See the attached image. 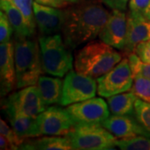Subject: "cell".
Returning a JSON list of instances; mask_svg holds the SVG:
<instances>
[{"mask_svg":"<svg viewBox=\"0 0 150 150\" xmlns=\"http://www.w3.org/2000/svg\"><path fill=\"white\" fill-rule=\"evenodd\" d=\"M110 13L101 3L86 0L64 9L62 36L72 49L95 39L108 18Z\"/></svg>","mask_w":150,"mask_h":150,"instance_id":"1","label":"cell"},{"mask_svg":"<svg viewBox=\"0 0 150 150\" xmlns=\"http://www.w3.org/2000/svg\"><path fill=\"white\" fill-rule=\"evenodd\" d=\"M122 60V54L103 41L87 43L75 54V71L98 79Z\"/></svg>","mask_w":150,"mask_h":150,"instance_id":"2","label":"cell"},{"mask_svg":"<svg viewBox=\"0 0 150 150\" xmlns=\"http://www.w3.org/2000/svg\"><path fill=\"white\" fill-rule=\"evenodd\" d=\"M14 58L16 68V88L36 85L44 73L38 41L29 38L15 37Z\"/></svg>","mask_w":150,"mask_h":150,"instance_id":"3","label":"cell"},{"mask_svg":"<svg viewBox=\"0 0 150 150\" xmlns=\"http://www.w3.org/2000/svg\"><path fill=\"white\" fill-rule=\"evenodd\" d=\"M38 43L45 74L63 78L72 70L74 59L71 48L61 34L42 35L38 38Z\"/></svg>","mask_w":150,"mask_h":150,"instance_id":"4","label":"cell"},{"mask_svg":"<svg viewBox=\"0 0 150 150\" xmlns=\"http://www.w3.org/2000/svg\"><path fill=\"white\" fill-rule=\"evenodd\" d=\"M64 136L75 150L112 149L117 140L101 123H75Z\"/></svg>","mask_w":150,"mask_h":150,"instance_id":"5","label":"cell"},{"mask_svg":"<svg viewBox=\"0 0 150 150\" xmlns=\"http://www.w3.org/2000/svg\"><path fill=\"white\" fill-rule=\"evenodd\" d=\"M37 86L32 85L8 95L3 104L7 117L15 114L37 117L46 109Z\"/></svg>","mask_w":150,"mask_h":150,"instance_id":"6","label":"cell"},{"mask_svg":"<svg viewBox=\"0 0 150 150\" xmlns=\"http://www.w3.org/2000/svg\"><path fill=\"white\" fill-rule=\"evenodd\" d=\"M134 79L129 59L125 57L112 69L97 79L98 94L103 98H108L130 91Z\"/></svg>","mask_w":150,"mask_h":150,"instance_id":"7","label":"cell"},{"mask_svg":"<svg viewBox=\"0 0 150 150\" xmlns=\"http://www.w3.org/2000/svg\"><path fill=\"white\" fill-rule=\"evenodd\" d=\"M98 92V83L88 75L71 70L65 75L60 105L69 106L93 98Z\"/></svg>","mask_w":150,"mask_h":150,"instance_id":"8","label":"cell"},{"mask_svg":"<svg viewBox=\"0 0 150 150\" xmlns=\"http://www.w3.org/2000/svg\"><path fill=\"white\" fill-rule=\"evenodd\" d=\"M74 124L67 108L52 106L37 116L35 137L66 135Z\"/></svg>","mask_w":150,"mask_h":150,"instance_id":"9","label":"cell"},{"mask_svg":"<svg viewBox=\"0 0 150 150\" xmlns=\"http://www.w3.org/2000/svg\"><path fill=\"white\" fill-rule=\"evenodd\" d=\"M67 110L74 119L75 123H102L109 117L110 112L107 102L96 97L70 104Z\"/></svg>","mask_w":150,"mask_h":150,"instance_id":"10","label":"cell"},{"mask_svg":"<svg viewBox=\"0 0 150 150\" xmlns=\"http://www.w3.org/2000/svg\"><path fill=\"white\" fill-rule=\"evenodd\" d=\"M127 37V14L112 9L98 34L99 39L112 48L123 51Z\"/></svg>","mask_w":150,"mask_h":150,"instance_id":"11","label":"cell"},{"mask_svg":"<svg viewBox=\"0 0 150 150\" xmlns=\"http://www.w3.org/2000/svg\"><path fill=\"white\" fill-rule=\"evenodd\" d=\"M35 22L42 35H51L62 31L64 21V10L50 6L33 4Z\"/></svg>","mask_w":150,"mask_h":150,"instance_id":"12","label":"cell"},{"mask_svg":"<svg viewBox=\"0 0 150 150\" xmlns=\"http://www.w3.org/2000/svg\"><path fill=\"white\" fill-rule=\"evenodd\" d=\"M0 80L2 96L16 88L14 43L12 41L1 43L0 46Z\"/></svg>","mask_w":150,"mask_h":150,"instance_id":"13","label":"cell"},{"mask_svg":"<svg viewBox=\"0 0 150 150\" xmlns=\"http://www.w3.org/2000/svg\"><path fill=\"white\" fill-rule=\"evenodd\" d=\"M103 126L117 139L130 138L138 135L150 136V133L140 124L134 115H109Z\"/></svg>","mask_w":150,"mask_h":150,"instance_id":"14","label":"cell"},{"mask_svg":"<svg viewBox=\"0 0 150 150\" xmlns=\"http://www.w3.org/2000/svg\"><path fill=\"white\" fill-rule=\"evenodd\" d=\"M150 39V20L129 11L127 13V37L123 48L126 54L134 53L141 42Z\"/></svg>","mask_w":150,"mask_h":150,"instance_id":"15","label":"cell"},{"mask_svg":"<svg viewBox=\"0 0 150 150\" xmlns=\"http://www.w3.org/2000/svg\"><path fill=\"white\" fill-rule=\"evenodd\" d=\"M36 86L46 106L60 103L63 94L64 82L59 79V77L41 75Z\"/></svg>","mask_w":150,"mask_h":150,"instance_id":"16","label":"cell"},{"mask_svg":"<svg viewBox=\"0 0 150 150\" xmlns=\"http://www.w3.org/2000/svg\"><path fill=\"white\" fill-rule=\"evenodd\" d=\"M0 6L1 10L5 13L10 22L11 26L15 33V37L31 38L33 36L21 11L12 1L1 0Z\"/></svg>","mask_w":150,"mask_h":150,"instance_id":"17","label":"cell"},{"mask_svg":"<svg viewBox=\"0 0 150 150\" xmlns=\"http://www.w3.org/2000/svg\"><path fill=\"white\" fill-rule=\"evenodd\" d=\"M19 149L72 150L74 149L66 136H43L35 139H24Z\"/></svg>","mask_w":150,"mask_h":150,"instance_id":"18","label":"cell"},{"mask_svg":"<svg viewBox=\"0 0 150 150\" xmlns=\"http://www.w3.org/2000/svg\"><path fill=\"white\" fill-rule=\"evenodd\" d=\"M137 97L132 92H124L107 98L109 111L113 115H134Z\"/></svg>","mask_w":150,"mask_h":150,"instance_id":"19","label":"cell"},{"mask_svg":"<svg viewBox=\"0 0 150 150\" xmlns=\"http://www.w3.org/2000/svg\"><path fill=\"white\" fill-rule=\"evenodd\" d=\"M8 118L11 123V127L22 139H27L35 137L37 117L15 114L8 116Z\"/></svg>","mask_w":150,"mask_h":150,"instance_id":"20","label":"cell"},{"mask_svg":"<svg viewBox=\"0 0 150 150\" xmlns=\"http://www.w3.org/2000/svg\"><path fill=\"white\" fill-rule=\"evenodd\" d=\"M115 145L122 150H150V136L138 135L117 139Z\"/></svg>","mask_w":150,"mask_h":150,"instance_id":"21","label":"cell"},{"mask_svg":"<svg viewBox=\"0 0 150 150\" xmlns=\"http://www.w3.org/2000/svg\"><path fill=\"white\" fill-rule=\"evenodd\" d=\"M134 116L138 122L150 133V103L137 98L134 104Z\"/></svg>","mask_w":150,"mask_h":150,"instance_id":"22","label":"cell"},{"mask_svg":"<svg viewBox=\"0 0 150 150\" xmlns=\"http://www.w3.org/2000/svg\"><path fill=\"white\" fill-rule=\"evenodd\" d=\"M130 91L134 93L138 98L150 103V79L142 76L134 77Z\"/></svg>","mask_w":150,"mask_h":150,"instance_id":"23","label":"cell"},{"mask_svg":"<svg viewBox=\"0 0 150 150\" xmlns=\"http://www.w3.org/2000/svg\"><path fill=\"white\" fill-rule=\"evenodd\" d=\"M21 11L23 15L25 18V21L28 25L33 34H35L36 30V22L33 13V4L34 0H10Z\"/></svg>","mask_w":150,"mask_h":150,"instance_id":"24","label":"cell"},{"mask_svg":"<svg viewBox=\"0 0 150 150\" xmlns=\"http://www.w3.org/2000/svg\"><path fill=\"white\" fill-rule=\"evenodd\" d=\"M127 57L134 78L136 76H142L150 79V64L142 61L134 53L127 54Z\"/></svg>","mask_w":150,"mask_h":150,"instance_id":"25","label":"cell"},{"mask_svg":"<svg viewBox=\"0 0 150 150\" xmlns=\"http://www.w3.org/2000/svg\"><path fill=\"white\" fill-rule=\"evenodd\" d=\"M0 133L8 140L11 146V149H19L20 145L23 144L24 139L18 137L16 132L12 127H9L4 120L1 118L0 120Z\"/></svg>","mask_w":150,"mask_h":150,"instance_id":"26","label":"cell"},{"mask_svg":"<svg viewBox=\"0 0 150 150\" xmlns=\"http://www.w3.org/2000/svg\"><path fill=\"white\" fill-rule=\"evenodd\" d=\"M129 11L150 20V0H129Z\"/></svg>","mask_w":150,"mask_h":150,"instance_id":"27","label":"cell"},{"mask_svg":"<svg viewBox=\"0 0 150 150\" xmlns=\"http://www.w3.org/2000/svg\"><path fill=\"white\" fill-rule=\"evenodd\" d=\"M13 29L8 17L4 11L0 12V43H4L9 42Z\"/></svg>","mask_w":150,"mask_h":150,"instance_id":"28","label":"cell"},{"mask_svg":"<svg viewBox=\"0 0 150 150\" xmlns=\"http://www.w3.org/2000/svg\"><path fill=\"white\" fill-rule=\"evenodd\" d=\"M134 53L142 61L150 64V39L139 43L134 48Z\"/></svg>","mask_w":150,"mask_h":150,"instance_id":"29","label":"cell"},{"mask_svg":"<svg viewBox=\"0 0 150 150\" xmlns=\"http://www.w3.org/2000/svg\"><path fill=\"white\" fill-rule=\"evenodd\" d=\"M103 4L110 8L111 9L118 10H126L127 6L129 4V0H99Z\"/></svg>","mask_w":150,"mask_h":150,"instance_id":"30","label":"cell"},{"mask_svg":"<svg viewBox=\"0 0 150 150\" xmlns=\"http://www.w3.org/2000/svg\"><path fill=\"white\" fill-rule=\"evenodd\" d=\"M34 1L43 5L50 6V7L59 8H63L69 4L64 0H34Z\"/></svg>","mask_w":150,"mask_h":150,"instance_id":"31","label":"cell"},{"mask_svg":"<svg viewBox=\"0 0 150 150\" xmlns=\"http://www.w3.org/2000/svg\"><path fill=\"white\" fill-rule=\"evenodd\" d=\"M0 149H11V146L8 140L6 139L4 135L0 136Z\"/></svg>","mask_w":150,"mask_h":150,"instance_id":"32","label":"cell"},{"mask_svg":"<svg viewBox=\"0 0 150 150\" xmlns=\"http://www.w3.org/2000/svg\"><path fill=\"white\" fill-rule=\"evenodd\" d=\"M65 1L66 3H68V4H77V3H79L80 0H64Z\"/></svg>","mask_w":150,"mask_h":150,"instance_id":"33","label":"cell"}]
</instances>
